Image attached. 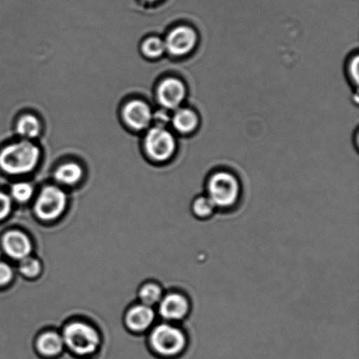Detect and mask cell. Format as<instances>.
I'll return each instance as SVG.
<instances>
[{"label":"cell","mask_w":359,"mask_h":359,"mask_svg":"<svg viewBox=\"0 0 359 359\" xmlns=\"http://www.w3.org/2000/svg\"><path fill=\"white\" fill-rule=\"evenodd\" d=\"M146 149L154 160L165 161L173 156L177 144L171 133L164 128L156 126L147 135Z\"/></svg>","instance_id":"cell-5"},{"label":"cell","mask_w":359,"mask_h":359,"mask_svg":"<svg viewBox=\"0 0 359 359\" xmlns=\"http://www.w3.org/2000/svg\"><path fill=\"white\" fill-rule=\"evenodd\" d=\"M40 150L28 140L12 144L0 154V167L10 175L27 174L36 166Z\"/></svg>","instance_id":"cell-1"},{"label":"cell","mask_w":359,"mask_h":359,"mask_svg":"<svg viewBox=\"0 0 359 359\" xmlns=\"http://www.w3.org/2000/svg\"><path fill=\"white\" fill-rule=\"evenodd\" d=\"M145 1L150 2V3H154V2L161 1V0H145Z\"/></svg>","instance_id":"cell-25"},{"label":"cell","mask_w":359,"mask_h":359,"mask_svg":"<svg viewBox=\"0 0 359 359\" xmlns=\"http://www.w3.org/2000/svg\"><path fill=\"white\" fill-rule=\"evenodd\" d=\"M174 128L183 135L195 131L198 126V117L195 111L189 109H181L175 112L173 117Z\"/></svg>","instance_id":"cell-14"},{"label":"cell","mask_w":359,"mask_h":359,"mask_svg":"<svg viewBox=\"0 0 359 359\" xmlns=\"http://www.w3.org/2000/svg\"><path fill=\"white\" fill-rule=\"evenodd\" d=\"M20 270L25 276H35L40 272L41 265L38 260L26 257L21 259Z\"/></svg>","instance_id":"cell-21"},{"label":"cell","mask_w":359,"mask_h":359,"mask_svg":"<svg viewBox=\"0 0 359 359\" xmlns=\"http://www.w3.org/2000/svg\"><path fill=\"white\" fill-rule=\"evenodd\" d=\"M66 203L65 194L55 187H47L37 200L35 210L42 219H54L62 214Z\"/></svg>","instance_id":"cell-6"},{"label":"cell","mask_w":359,"mask_h":359,"mask_svg":"<svg viewBox=\"0 0 359 359\" xmlns=\"http://www.w3.org/2000/svg\"><path fill=\"white\" fill-rule=\"evenodd\" d=\"M63 342L73 353L84 357L97 350L100 337L90 326L83 323H72L65 330Z\"/></svg>","instance_id":"cell-4"},{"label":"cell","mask_w":359,"mask_h":359,"mask_svg":"<svg viewBox=\"0 0 359 359\" xmlns=\"http://www.w3.org/2000/svg\"><path fill=\"white\" fill-rule=\"evenodd\" d=\"M12 195L13 198L19 202H27L33 195V188L26 182L17 183L13 186Z\"/></svg>","instance_id":"cell-20"},{"label":"cell","mask_w":359,"mask_h":359,"mask_svg":"<svg viewBox=\"0 0 359 359\" xmlns=\"http://www.w3.org/2000/svg\"><path fill=\"white\" fill-rule=\"evenodd\" d=\"M7 255L13 259H22L29 255L31 244L27 236L19 231H11L3 241Z\"/></svg>","instance_id":"cell-10"},{"label":"cell","mask_w":359,"mask_h":359,"mask_svg":"<svg viewBox=\"0 0 359 359\" xmlns=\"http://www.w3.org/2000/svg\"><path fill=\"white\" fill-rule=\"evenodd\" d=\"M82 175V168L76 163L62 165L55 172V179L65 184H74L79 181Z\"/></svg>","instance_id":"cell-16"},{"label":"cell","mask_w":359,"mask_h":359,"mask_svg":"<svg viewBox=\"0 0 359 359\" xmlns=\"http://www.w3.org/2000/svg\"><path fill=\"white\" fill-rule=\"evenodd\" d=\"M350 72L351 77H353L355 82L358 81V58L356 57L351 62L350 65Z\"/></svg>","instance_id":"cell-24"},{"label":"cell","mask_w":359,"mask_h":359,"mask_svg":"<svg viewBox=\"0 0 359 359\" xmlns=\"http://www.w3.org/2000/svg\"><path fill=\"white\" fill-rule=\"evenodd\" d=\"M165 47L174 56H184L195 48L197 35L195 30L189 27H178L168 34Z\"/></svg>","instance_id":"cell-7"},{"label":"cell","mask_w":359,"mask_h":359,"mask_svg":"<svg viewBox=\"0 0 359 359\" xmlns=\"http://www.w3.org/2000/svg\"><path fill=\"white\" fill-rule=\"evenodd\" d=\"M186 89L182 81L177 79H168L161 83L158 89V98L163 107L174 110L184 100Z\"/></svg>","instance_id":"cell-8"},{"label":"cell","mask_w":359,"mask_h":359,"mask_svg":"<svg viewBox=\"0 0 359 359\" xmlns=\"http://www.w3.org/2000/svg\"><path fill=\"white\" fill-rule=\"evenodd\" d=\"M124 118L129 126L140 131L150 125L153 114L149 105L142 101L135 100L126 105Z\"/></svg>","instance_id":"cell-9"},{"label":"cell","mask_w":359,"mask_h":359,"mask_svg":"<svg viewBox=\"0 0 359 359\" xmlns=\"http://www.w3.org/2000/svg\"><path fill=\"white\" fill-rule=\"evenodd\" d=\"M209 198L216 207L228 208L237 202L241 193L238 179L227 172H218L210 178Z\"/></svg>","instance_id":"cell-3"},{"label":"cell","mask_w":359,"mask_h":359,"mask_svg":"<svg viewBox=\"0 0 359 359\" xmlns=\"http://www.w3.org/2000/svg\"><path fill=\"white\" fill-rule=\"evenodd\" d=\"M161 290L156 285L150 284L142 288L140 291V299L147 306L153 305L160 301Z\"/></svg>","instance_id":"cell-19"},{"label":"cell","mask_w":359,"mask_h":359,"mask_svg":"<svg viewBox=\"0 0 359 359\" xmlns=\"http://www.w3.org/2000/svg\"><path fill=\"white\" fill-rule=\"evenodd\" d=\"M142 50L144 54L150 58H157L166 51L165 42L160 38L152 37L144 42Z\"/></svg>","instance_id":"cell-17"},{"label":"cell","mask_w":359,"mask_h":359,"mask_svg":"<svg viewBox=\"0 0 359 359\" xmlns=\"http://www.w3.org/2000/svg\"><path fill=\"white\" fill-rule=\"evenodd\" d=\"M151 344L160 356L174 358L184 351L187 340L184 334L179 329L168 325H161L154 330Z\"/></svg>","instance_id":"cell-2"},{"label":"cell","mask_w":359,"mask_h":359,"mask_svg":"<svg viewBox=\"0 0 359 359\" xmlns=\"http://www.w3.org/2000/svg\"><path fill=\"white\" fill-rule=\"evenodd\" d=\"M154 319V313L149 306H137L128 313L126 322L133 330H144L151 325Z\"/></svg>","instance_id":"cell-13"},{"label":"cell","mask_w":359,"mask_h":359,"mask_svg":"<svg viewBox=\"0 0 359 359\" xmlns=\"http://www.w3.org/2000/svg\"><path fill=\"white\" fill-rule=\"evenodd\" d=\"M11 209V200L5 194L0 193V219L8 215Z\"/></svg>","instance_id":"cell-23"},{"label":"cell","mask_w":359,"mask_h":359,"mask_svg":"<svg viewBox=\"0 0 359 359\" xmlns=\"http://www.w3.org/2000/svg\"><path fill=\"white\" fill-rule=\"evenodd\" d=\"M215 208L209 197H199L193 203V212L196 217L205 218L213 213Z\"/></svg>","instance_id":"cell-18"},{"label":"cell","mask_w":359,"mask_h":359,"mask_svg":"<svg viewBox=\"0 0 359 359\" xmlns=\"http://www.w3.org/2000/svg\"><path fill=\"white\" fill-rule=\"evenodd\" d=\"M13 271L8 265L0 262V285L8 283L12 279Z\"/></svg>","instance_id":"cell-22"},{"label":"cell","mask_w":359,"mask_h":359,"mask_svg":"<svg viewBox=\"0 0 359 359\" xmlns=\"http://www.w3.org/2000/svg\"><path fill=\"white\" fill-rule=\"evenodd\" d=\"M37 350L45 358L57 357L62 353L65 342L58 334L48 332L42 335L37 341Z\"/></svg>","instance_id":"cell-12"},{"label":"cell","mask_w":359,"mask_h":359,"mask_svg":"<svg viewBox=\"0 0 359 359\" xmlns=\"http://www.w3.org/2000/svg\"><path fill=\"white\" fill-rule=\"evenodd\" d=\"M189 308V302L184 297L173 294L168 295L161 302L160 312L164 318L180 320L184 318Z\"/></svg>","instance_id":"cell-11"},{"label":"cell","mask_w":359,"mask_h":359,"mask_svg":"<svg viewBox=\"0 0 359 359\" xmlns=\"http://www.w3.org/2000/svg\"><path fill=\"white\" fill-rule=\"evenodd\" d=\"M17 132L23 138L29 140L36 138L41 132L40 122L34 116H24L18 122Z\"/></svg>","instance_id":"cell-15"}]
</instances>
